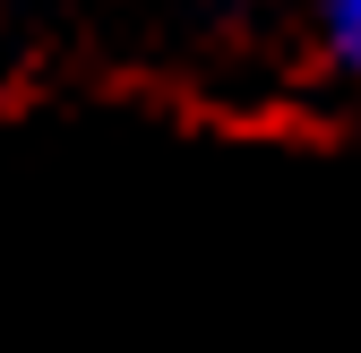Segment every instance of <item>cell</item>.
<instances>
[{
  "instance_id": "6da1fadb",
  "label": "cell",
  "mask_w": 361,
  "mask_h": 353,
  "mask_svg": "<svg viewBox=\"0 0 361 353\" xmlns=\"http://www.w3.org/2000/svg\"><path fill=\"white\" fill-rule=\"evenodd\" d=\"M310 43L336 78H361V0H310Z\"/></svg>"
}]
</instances>
